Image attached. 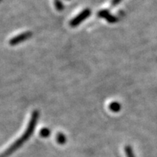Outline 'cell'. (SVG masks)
I'll return each mask as SVG.
<instances>
[{
  "label": "cell",
  "instance_id": "9",
  "mask_svg": "<svg viewBox=\"0 0 157 157\" xmlns=\"http://www.w3.org/2000/svg\"><path fill=\"white\" fill-rule=\"evenodd\" d=\"M56 8L58 10H60L63 9L62 3L60 2V1H57L56 2Z\"/></svg>",
  "mask_w": 157,
  "mask_h": 157
},
{
  "label": "cell",
  "instance_id": "3",
  "mask_svg": "<svg viewBox=\"0 0 157 157\" xmlns=\"http://www.w3.org/2000/svg\"><path fill=\"white\" fill-rule=\"evenodd\" d=\"M31 32H25L23 33V34L18 35V36H15L14 38L10 39V45H16L17 44H20L21 42H24L25 40L30 38L31 36Z\"/></svg>",
  "mask_w": 157,
  "mask_h": 157
},
{
  "label": "cell",
  "instance_id": "5",
  "mask_svg": "<svg viewBox=\"0 0 157 157\" xmlns=\"http://www.w3.org/2000/svg\"><path fill=\"white\" fill-rule=\"evenodd\" d=\"M110 109L113 111H118L120 109V105L118 103H112L110 105Z\"/></svg>",
  "mask_w": 157,
  "mask_h": 157
},
{
  "label": "cell",
  "instance_id": "8",
  "mask_svg": "<svg viewBox=\"0 0 157 157\" xmlns=\"http://www.w3.org/2000/svg\"><path fill=\"white\" fill-rule=\"evenodd\" d=\"M49 134H50V130H49V129H47V128L42 129V130H41V132H40V135L43 137L48 136Z\"/></svg>",
  "mask_w": 157,
  "mask_h": 157
},
{
  "label": "cell",
  "instance_id": "7",
  "mask_svg": "<svg viewBox=\"0 0 157 157\" xmlns=\"http://www.w3.org/2000/svg\"><path fill=\"white\" fill-rule=\"evenodd\" d=\"M57 140H58V142L60 143H63L65 142V136L61 133H59L57 136Z\"/></svg>",
  "mask_w": 157,
  "mask_h": 157
},
{
  "label": "cell",
  "instance_id": "6",
  "mask_svg": "<svg viewBox=\"0 0 157 157\" xmlns=\"http://www.w3.org/2000/svg\"><path fill=\"white\" fill-rule=\"evenodd\" d=\"M125 152H126L127 157H135V156H133L132 149L129 148V146H127L126 148H125Z\"/></svg>",
  "mask_w": 157,
  "mask_h": 157
},
{
  "label": "cell",
  "instance_id": "4",
  "mask_svg": "<svg viewBox=\"0 0 157 157\" xmlns=\"http://www.w3.org/2000/svg\"><path fill=\"white\" fill-rule=\"evenodd\" d=\"M98 15H99V16H101V17L105 18L107 21H109V22H110V23H114L117 21V18L113 16H112V15L110 14V13L107 10L101 11L99 13H98Z\"/></svg>",
  "mask_w": 157,
  "mask_h": 157
},
{
  "label": "cell",
  "instance_id": "2",
  "mask_svg": "<svg viewBox=\"0 0 157 157\" xmlns=\"http://www.w3.org/2000/svg\"><path fill=\"white\" fill-rule=\"evenodd\" d=\"M90 13H91L90 10L89 9L84 10L82 13H80L79 15H78L76 17H74L73 20H71V21L70 22V25L73 27L77 26L78 24H80V23H82V21H84V20L87 18V17L90 16Z\"/></svg>",
  "mask_w": 157,
  "mask_h": 157
},
{
  "label": "cell",
  "instance_id": "1",
  "mask_svg": "<svg viewBox=\"0 0 157 157\" xmlns=\"http://www.w3.org/2000/svg\"><path fill=\"white\" fill-rule=\"evenodd\" d=\"M39 117V112L38 111H34L33 113L32 116H31L30 122L29 123L28 127H27L26 129H25L24 134H23L21 137L17 139V140H15L10 146H9L6 150L4 151L2 154H1V157H6L11 154H13V152H15V151H16L17 148H19L24 143L25 141L31 137V135H32L33 132H34L35 126L36 124L37 119Z\"/></svg>",
  "mask_w": 157,
  "mask_h": 157
},
{
  "label": "cell",
  "instance_id": "10",
  "mask_svg": "<svg viewBox=\"0 0 157 157\" xmlns=\"http://www.w3.org/2000/svg\"><path fill=\"white\" fill-rule=\"evenodd\" d=\"M121 1V0H113L112 4H113V5H117V4H119Z\"/></svg>",
  "mask_w": 157,
  "mask_h": 157
}]
</instances>
